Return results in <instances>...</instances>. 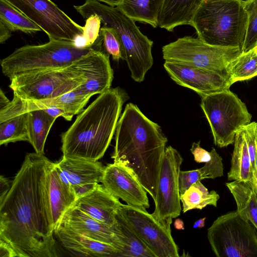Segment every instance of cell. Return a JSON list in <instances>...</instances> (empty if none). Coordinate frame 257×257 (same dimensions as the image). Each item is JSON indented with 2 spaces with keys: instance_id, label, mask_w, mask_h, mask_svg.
I'll return each instance as SVG.
<instances>
[{
  "instance_id": "ac0fdd59",
  "label": "cell",
  "mask_w": 257,
  "mask_h": 257,
  "mask_svg": "<svg viewBox=\"0 0 257 257\" xmlns=\"http://www.w3.org/2000/svg\"><path fill=\"white\" fill-rule=\"evenodd\" d=\"M59 223L90 238L113 245L118 249L119 254L122 248L115 224L111 227L106 225L76 207L70 208Z\"/></svg>"
},
{
  "instance_id": "ffe728a7",
  "label": "cell",
  "mask_w": 257,
  "mask_h": 257,
  "mask_svg": "<svg viewBox=\"0 0 257 257\" xmlns=\"http://www.w3.org/2000/svg\"><path fill=\"white\" fill-rule=\"evenodd\" d=\"M122 204L119 198L110 193L102 184H98L92 192L78 198L73 206L111 227L116 223L115 213Z\"/></svg>"
},
{
  "instance_id": "ba28073f",
  "label": "cell",
  "mask_w": 257,
  "mask_h": 257,
  "mask_svg": "<svg viewBox=\"0 0 257 257\" xmlns=\"http://www.w3.org/2000/svg\"><path fill=\"white\" fill-rule=\"evenodd\" d=\"M74 64V63H73ZM14 96L24 100L57 97L73 91L86 81L74 64L18 75L10 79Z\"/></svg>"
},
{
  "instance_id": "3957f363",
  "label": "cell",
  "mask_w": 257,
  "mask_h": 257,
  "mask_svg": "<svg viewBox=\"0 0 257 257\" xmlns=\"http://www.w3.org/2000/svg\"><path fill=\"white\" fill-rule=\"evenodd\" d=\"M128 98L119 87L100 94L61 134L63 157L93 162L101 159L111 143Z\"/></svg>"
},
{
  "instance_id": "7c38bea8",
  "label": "cell",
  "mask_w": 257,
  "mask_h": 257,
  "mask_svg": "<svg viewBox=\"0 0 257 257\" xmlns=\"http://www.w3.org/2000/svg\"><path fill=\"white\" fill-rule=\"evenodd\" d=\"M183 158L172 146L166 147L158 181L157 199L152 215L171 230L172 219L181 211L179 176Z\"/></svg>"
},
{
  "instance_id": "8fae6325",
  "label": "cell",
  "mask_w": 257,
  "mask_h": 257,
  "mask_svg": "<svg viewBox=\"0 0 257 257\" xmlns=\"http://www.w3.org/2000/svg\"><path fill=\"white\" fill-rule=\"evenodd\" d=\"M37 25L49 40L75 43L82 36L81 26L51 0H6Z\"/></svg>"
},
{
  "instance_id": "d4e9b609",
  "label": "cell",
  "mask_w": 257,
  "mask_h": 257,
  "mask_svg": "<svg viewBox=\"0 0 257 257\" xmlns=\"http://www.w3.org/2000/svg\"><path fill=\"white\" fill-rule=\"evenodd\" d=\"M227 179L228 181L243 182L251 188L252 186L250 159L242 128L235 134L231 167L227 173Z\"/></svg>"
},
{
  "instance_id": "f546056e",
  "label": "cell",
  "mask_w": 257,
  "mask_h": 257,
  "mask_svg": "<svg viewBox=\"0 0 257 257\" xmlns=\"http://www.w3.org/2000/svg\"><path fill=\"white\" fill-rule=\"evenodd\" d=\"M0 24L13 33L20 31L26 34L42 31L35 23L6 0H0Z\"/></svg>"
},
{
  "instance_id": "836d02e7",
  "label": "cell",
  "mask_w": 257,
  "mask_h": 257,
  "mask_svg": "<svg viewBox=\"0 0 257 257\" xmlns=\"http://www.w3.org/2000/svg\"><path fill=\"white\" fill-rule=\"evenodd\" d=\"M245 8L248 14V25L241 53L253 49L257 44V0L244 1Z\"/></svg>"
},
{
  "instance_id": "9a60e30c",
  "label": "cell",
  "mask_w": 257,
  "mask_h": 257,
  "mask_svg": "<svg viewBox=\"0 0 257 257\" xmlns=\"http://www.w3.org/2000/svg\"><path fill=\"white\" fill-rule=\"evenodd\" d=\"M164 67L177 84L196 92L200 97L229 89V78L218 72L165 61Z\"/></svg>"
},
{
  "instance_id": "b9f144b4",
  "label": "cell",
  "mask_w": 257,
  "mask_h": 257,
  "mask_svg": "<svg viewBox=\"0 0 257 257\" xmlns=\"http://www.w3.org/2000/svg\"><path fill=\"white\" fill-rule=\"evenodd\" d=\"M254 191L257 194V137L256 141V149L254 158V169L252 175V186Z\"/></svg>"
},
{
  "instance_id": "f35d334b",
  "label": "cell",
  "mask_w": 257,
  "mask_h": 257,
  "mask_svg": "<svg viewBox=\"0 0 257 257\" xmlns=\"http://www.w3.org/2000/svg\"><path fill=\"white\" fill-rule=\"evenodd\" d=\"M98 184L97 183H87L74 185L72 187L77 199L92 192L95 189Z\"/></svg>"
},
{
  "instance_id": "83f0119b",
  "label": "cell",
  "mask_w": 257,
  "mask_h": 257,
  "mask_svg": "<svg viewBox=\"0 0 257 257\" xmlns=\"http://www.w3.org/2000/svg\"><path fill=\"white\" fill-rule=\"evenodd\" d=\"M164 0H122L116 7L135 22L158 26V16Z\"/></svg>"
},
{
  "instance_id": "7a4b0ae2",
  "label": "cell",
  "mask_w": 257,
  "mask_h": 257,
  "mask_svg": "<svg viewBox=\"0 0 257 257\" xmlns=\"http://www.w3.org/2000/svg\"><path fill=\"white\" fill-rule=\"evenodd\" d=\"M167 138L160 126L127 103L119 117L111 158L130 169L155 203Z\"/></svg>"
},
{
  "instance_id": "7402d4cb",
  "label": "cell",
  "mask_w": 257,
  "mask_h": 257,
  "mask_svg": "<svg viewBox=\"0 0 257 257\" xmlns=\"http://www.w3.org/2000/svg\"><path fill=\"white\" fill-rule=\"evenodd\" d=\"M203 0H164L158 26L173 32L177 26L189 25Z\"/></svg>"
},
{
  "instance_id": "f1b7e54d",
  "label": "cell",
  "mask_w": 257,
  "mask_h": 257,
  "mask_svg": "<svg viewBox=\"0 0 257 257\" xmlns=\"http://www.w3.org/2000/svg\"><path fill=\"white\" fill-rule=\"evenodd\" d=\"M211 159L201 168L195 170L180 171L179 176V189L183 194L191 186L204 179H215L223 175L222 157L214 148L211 150Z\"/></svg>"
},
{
  "instance_id": "bcb514c9",
  "label": "cell",
  "mask_w": 257,
  "mask_h": 257,
  "mask_svg": "<svg viewBox=\"0 0 257 257\" xmlns=\"http://www.w3.org/2000/svg\"><path fill=\"white\" fill-rule=\"evenodd\" d=\"M254 50H255V52H256V53H257V44H256V45L255 46V47L254 48Z\"/></svg>"
},
{
  "instance_id": "603a6c76",
  "label": "cell",
  "mask_w": 257,
  "mask_h": 257,
  "mask_svg": "<svg viewBox=\"0 0 257 257\" xmlns=\"http://www.w3.org/2000/svg\"><path fill=\"white\" fill-rule=\"evenodd\" d=\"M66 176L70 185L101 183L105 166L97 161L73 159L62 156L56 163Z\"/></svg>"
},
{
  "instance_id": "e0dca14e",
  "label": "cell",
  "mask_w": 257,
  "mask_h": 257,
  "mask_svg": "<svg viewBox=\"0 0 257 257\" xmlns=\"http://www.w3.org/2000/svg\"><path fill=\"white\" fill-rule=\"evenodd\" d=\"M83 74L86 81L78 88L91 97L110 88L113 71L109 55L105 51L93 50L74 63Z\"/></svg>"
},
{
  "instance_id": "44dd1931",
  "label": "cell",
  "mask_w": 257,
  "mask_h": 257,
  "mask_svg": "<svg viewBox=\"0 0 257 257\" xmlns=\"http://www.w3.org/2000/svg\"><path fill=\"white\" fill-rule=\"evenodd\" d=\"M54 233L62 246L77 256H118V249L112 244L95 240L78 233L59 223Z\"/></svg>"
},
{
  "instance_id": "d6a6232c",
  "label": "cell",
  "mask_w": 257,
  "mask_h": 257,
  "mask_svg": "<svg viewBox=\"0 0 257 257\" xmlns=\"http://www.w3.org/2000/svg\"><path fill=\"white\" fill-rule=\"evenodd\" d=\"M29 141L27 113L11 117L0 122V145Z\"/></svg>"
},
{
  "instance_id": "ab89813d",
  "label": "cell",
  "mask_w": 257,
  "mask_h": 257,
  "mask_svg": "<svg viewBox=\"0 0 257 257\" xmlns=\"http://www.w3.org/2000/svg\"><path fill=\"white\" fill-rule=\"evenodd\" d=\"M12 181L8 178L1 175L0 177V202L2 201L5 198L9 191H10Z\"/></svg>"
},
{
  "instance_id": "1f68e13d",
  "label": "cell",
  "mask_w": 257,
  "mask_h": 257,
  "mask_svg": "<svg viewBox=\"0 0 257 257\" xmlns=\"http://www.w3.org/2000/svg\"><path fill=\"white\" fill-rule=\"evenodd\" d=\"M226 71L231 84L257 76V53L254 49L241 53L228 64Z\"/></svg>"
},
{
  "instance_id": "e575fe53",
  "label": "cell",
  "mask_w": 257,
  "mask_h": 257,
  "mask_svg": "<svg viewBox=\"0 0 257 257\" xmlns=\"http://www.w3.org/2000/svg\"><path fill=\"white\" fill-rule=\"evenodd\" d=\"M85 20L84 33L80 38L81 46L90 47L96 46L103 48L102 40L99 34L101 23L100 18L93 15Z\"/></svg>"
},
{
  "instance_id": "6da1fadb",
  "label": "cell",
  "mask_w": 257,
  "mask_h": 257,
  "mask_svg": "<svg viewBox=\"0 0 257 257\" xmlns=\"http://www.w3.org/2000/svg\"><path fill=\"white\" fill-rule=\"evenodd\" d=\"M51 162L44 155L27 154L0 202V240L10 245L17 257L57 256L46 199Z\"/></svg>"
},
{
  "instance_id": "7bdbcfd3",
  "label": "cell",
  "mask_w": 257,
  "mask_h": 257,
  "mask_svg": "<svg viewBox=\"0 0 257 257\" xmlns=\"http://www.w3.org/2000/svg\"><path fill=\"white\" fill-rule=\"evenodd\" d=\"M96 1H97L98 2H103L111 7H116L120 4V3H121L122 0H96Z\"/></svg>"
},
{
  "instance_id": "30bf717a",
  "label": "cell",
  "mask_w": 257,
  "mask_h": 257,
  "mask_svg": "<svg viewBox=\"0 0 257 257\" xmlns=\"http://www.w3.org/2000/svg\"><path fill=\"white\" fill-rule=\"evenodd\" d=\"M162 53L165 61L213 71L228 78L227 67L241 50L213 46L198 38L185 36L164 46Z\"/></svg>"
},
{
  "instance_id": "d590c367",
  "label": "cell",
  "mask_w": 257,
  "mask_h": 257,
  "mask_svg": "<svg viewBox=\"0 0 257 257\" xmlns=\"http://www.w3.org/2000/svg\"><path fill=\"white\" fill-rule=\"evenodd\" d=\"M99 34L104 50L110 55L114 61L122 59L121 43L116 30L113 27L103 25L100 28Z\"/></svg>"
},
{
  "instance_id": "5bb4252c",
  "label": "cell",
  "mask_w": 257,
  "mask_h": 257,
  "mask_svg": "<svg viewBox=\"0 0 257 257\" xmlns=\"http://www.w3.org/2000/svg\"><path fill=\"white\" fill-rule=\"evenodd\" d=\"M91 96L78 87L60 96L43 100H24L14 96L5 106L0 108V122L29 111L58 107L64 110L65 119L71 120L74 115L83 110Z\"/></svg>"
},
{
  "instance_id": "277c9868",
  "label": "cell",
  "mask_w": 257,
  "mask_h": 257,
  "mask_svg": "<svg viewBox=\"0 0 257 257\" xmlns=\"http://www.w3.org/2000/svg\"><path fill=\"white\" fill-rule=\"evenodd\" d=\"M248 19L244 0H203L189 25L206 44L242 50Z\"/></svg>"
},
{
  "instance_id": "cb8c5ba5",
  "label": "cell",
  "mask_w": 257,
  "mask_h": 257,
  "mask_svg": "<svg viewBox=\"0 0 257 257\" xmlns=\"http://www.w3.org/2000/svg\"><path fill=\"white\" fill-rule=\"evenodd\" d=\"M115 217V226L119 231L117 236L122 245L119 256L156 257L130 225L119 209Z\"/></svg>"
},
{
  "instance_id": "4fadbf2b",
  "label": "cell",
  "mask_w": 257,
  "mask_h": 257,
  "mask_svg": "<svg viewBox=\"0 0 257 257\" xmlns=\"http://www.w3.org/2000/svg\"><path fill=\"white\" fill-rule=\"evenodd\" d=\"M119 210L156 257L179 256L171 230L160 223L146 209L122 204Z\"/></svg>"
},
{
  "instance_id": "d6986e66",
  "label": "cell",
  "mask_w": 257,
  "mask_h": 257,
  "mask_svg": "<svg viewBox=\"0 0 257 257\" xmlns=\"http://www.w3.org/2000/svg\"><path fill=\"white\" fill-rule=\"evenodd\" d=\"M45 191L48 211L54 229L77 198L72 187L62 181L56 163L52 162L46 176Z\"/></svg>"
},
{
  "instance_id": "74e56055",
  "label": "cell",
  "mask_w": 257,
  "mask_h": 257,
  "mask_svg": "<svg viewBox=\"0 0 257 257\" xmlns=\"http://www.w3.org/2000/svg\"><path fill=\"white\" fill-rule=\"evenodd\" d=\"M200 141L193 143L190 151L193 155L194 160L197 163H206L209 161L212 158V153L208 152L201 147Z\"/></svg>"
},
{
  "instance_id": "8992f818",
  "label": "cell",
  "mask_w": 257,
  "mask_h": 257,
  "mask_svg": "<svg viewBox=\"0 0 257 257\" xmlns=\"http://www.w3.org/2000/svg\"><path fill=\"white\" fill-rule=\"evenodd\" d=\"M98 46L80 47L74 42L49 40L38 45H26L16 49L1 60L3 74L13 77L31 72L70 66Z\"/></svg>"
},
{
  "instance_id": "4dcf8cb0",
  "label": "cell",
  "mask_w": 257,
  "mask_h": 257,
  "mask_svg": "<svg viewBox=\"0 0 257 257\" xmlns=\"http://www.w3.org/2000/svg\"><path fill=\"white\" fill-rule=\"evenodd\" d=\"M219 199V195L215 191L209 192L201 181L197 182L180 194L183 213L194 209L201 210L207 205L217 207Z\"/></svg>"
},
{
  "instance_id": "9c48e42d",
  "label": "cell",
  "mask_w": 257,
  "mask_h": 257,
  "mask_svg": "<svg viewBox=\"0 0 257 257\" xmlns=\"http://www.w3.org/2000/svg\"><path fill=\"white\" fill-rule=\"evenodd\" d=\"M207 238L216 256L257 257V230L236 210L218 217Z\"/></svg>"
},
{
  "instance_id": "f6af8a7d",
  "label": "cell",
  "mask_w": 257,
  "mask_h": 257,
  "mask_svg": "<svg viewBox=\"0 0 257 257\" xmlns=\"http://www.w3.org/2000/svg\"><path fill=\"white\" fill-rule=\"evenodd\" d=\"M206 219V217H204L203 218H200L197 220H196L193 225V227L194 228H202L205 226V221Z\"/></svg>"
},
{
  "instance_id": "8d00e7d4",
  "label": "cell",
  "mask_w": 257,
  "mask_h": 257,
  "mask_svg": "<svg viewBox=\"0 0 257 257\" xmlns=\"http://www.w3.org/2000/svg\"><path fill=\"white\" fill-rule=\"evenodd\" d=\"M246 141L252 168V175L254 169V158L257 137V122L253 121L241 127Z\"/></svg>"
},
{
  "instance_id": "5b68a950",
  "label": "cell",
  "mask_w": 257,
  "mask_h": 257,
  "mask_svg": "<svg viewBox=\"0 0 257 257\" xmlns=\"http://www.w3.org/2000/svg\"><path fill=\"white\" fill-rule=\"evenodd\" d=\"M73 7L85 20L95 15L103 25L116 30L121 43L122 59L126 62L131 77L136 82H143L154 63L153 42L141 32L135 21L116 7L96 0H86L83 5Z\"/></svg>"
},
{
  "instance_id": "60d3db41",
  "label": "cell",
  "mask_w": 257,
  "mask_h": 257,
  "mask_svg": "<svg viewBox=\"0 0 257 257\" xmlns=\"http://www.w3.org/2000/svg\"><path fill=\"white\" fill-rule=\"evenodd\" d=\"M17 256L12 247L6 242L0 240V257Z\"/></svg>"
},
{
  "instance_id": "2e32d148",
  "label": "cell",
  "mask_w": 257,
  "mask_h": 257,
  "mask_svg": "<svg viewBox=\"0 0 257 257\" xmlns=\"http://www.w3.org/2000/svg\"><path fill=\"white\" fill-rule=\"evenodd\" d=\"M101 183L110 193L127 205L145 209L149 208L147 191L128 168L114 162L108 164Z\"/></svg>"
},
{
  "instance_id": "484cf974",
  "label": "cell",
  "mask_w": 257,
  "mask_h": 257,
  "mask_svg": "<svg viewBox=\"0 0 257 257\" xmlns=\"http://www.w3.org/2000/svg\"><path fill=\"white\" fill-rule=\"evenodd\" d=\"M27 113L28 142L35 152L44 155V147L50 130L57 118L43 109L34 110Z\"/></svg>"
},
{
  "instance_id": "4316f807",
  "label": "cell",
  "mask_w": 257,
  "mask_h": 257,
  "mask_svg": "<svg viewBox=\"0 0 257 257\" xmlns=\"http://www.w3.org/2000/svg\"><path fill=\"white\" fill-rule=\"evenodd\" d=\"M225 185L232 194L237 206L236 211L257 230V194L248 184L233 181Z\"/></svg>"
},
{
  "instance_id": "52a82bcc",
  "label": "cell",
  "mask_w": 257,
  "mask_h": 257,
  "mask_svg": "<svg viewBox=\"0 0 257 257\" xmlns=\"http://www.w3.org/2000/svg\"><path fill=\"white\" fill-rule=\"evenodd\" d=\"M201 98L214 144L220 148L233 144L237 132L250 122L251 115L245 103L229 89Z\"/></svg>"
},
{
  "instance_id": "ee69618b",
  "label": "cell",
  "mask_w": 257,
  "mask_h": 257,
  "mask_svg": "<svg viewBox=\"0 0 257 257\" xmlns=\"http://www.w3.org/2000/svg\"><path fill=\"white\" fill-rule=\"evenodd\" d=\"M174 226V227L178 230H184L185 229L184 222L180 218L175 219Z\"/></svg>"
}]
</instances>
